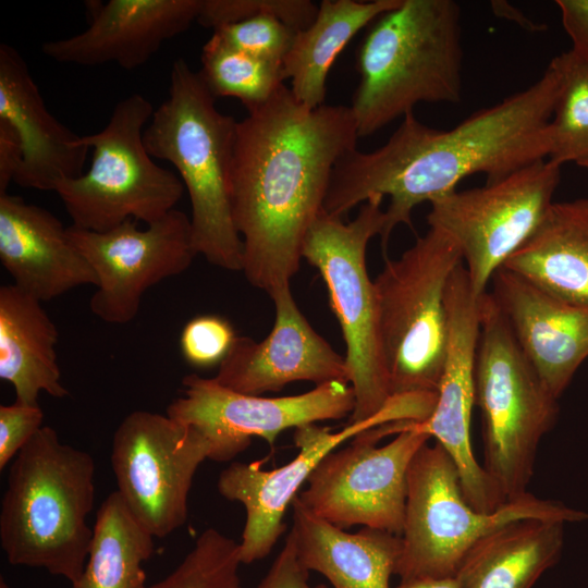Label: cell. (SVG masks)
Returning <instances> with one entry per match:
<instances>
[{
    "instance_id": "cell-1",
    "label": "cell",
    "mask_w": 588,
    "mask_h": 588,
    "mask_svg": "<svg viewBox=\"0 0 588 588\" xmlns=\"http://www.w3.org/2000/svg\"><path fill=\"white\" fill-rule=\"evenodd\" d=\"M237 123L230 180L242 271L268 294L299 269L306 234L321 212L339 159L356 148L345 106L309 109L284 84Z\"/></svg>"
},
{
    "instance_id": "cell-2",
    "label": "cell",
    "mask_w": 588,
    "mask_h": 588,
    "mask_svg": "<svg viewBox=\"0 0 588 588\" xmlns=\"http://www.w3.org/2000/svg\"><path fill=\"white\" fill-rule=\"evenodd\" d=\"M560 88L552 59L526 89L479 110L449 131L431 128L414 112L380 148L344 154L333 168L322 210L342 218L373 196L390 197L380 234L382 250L399 224L412 226V211L452 191L469 175L499 180L548 159L550 120Z\"/></svg>"
},
{
    "instance_id": "cell-3",
    "label": "cell",
    "mask_w": 588,
    "mask_h": 588,
    "mask_svg": "<svg viewBox=\"0 0 588 588\" xmlns=\"http://www.w3.org/2000/svg\"><path fill=\"white\" fill-rule=\"evenodd\" d=\"M351 110L369 136L420 102L463 95L461 8L454 0H402L377 17L356 51Z\"/></svg>"
},
{
    "instance_id": "cell-4",
    "label": "cell",
    "mask_w": 588,
    "mask_h": 588,
    "mask_svg": "<svg viewBox=\"0 0 588 588\" xmlns=\"http://www.w3.org/2000/svg\"><path fill=\"white\" fill-rule=\"evenodd\" d=\"M95 463L42 426L19 452L0 511V543L12 565L41 567L74 584L94 529Z\"/></svg>"
},
{
    "instance_id": "cell-5",
    "label": "cell",
    "mask_w": 588,
    "mask_h": 588,
    "mask_svg": "<svg viewBox=\"0 0 588 588\" xmlns=\"http://www.w3.org/2000/svg\"><path fill=\"white\" fill-rule=\"evenodd\" d=\"M215 101L199 72L176 59L168 97L154 111L143 138L152 158L174 166L188 193L197 255L216 267L242 271L243 242L230 204L238 122L221 113Z\"/></svg>"
},
{
    "instance_id": "cell-6",
    "label": "cell",
    "mask_w": 588,
    "mask_h": 588,
    "mask_svg": "<svg viewBox=\"0 0 588 588\" xmlns=\"http://www.w3.org/2000/svg\"><path fill=\"white\" fill-rule=\"evenodd\" d=\"M558 400L486 292L480 296L475 403L482 415V468L503 502L528 492L539 443L559 416Z\"/></svg>"
},
{
    "instance_id": "cell-7",
    "label": "cell",
    "mask_w": 588,
    "mask_h": 588,
    "mask_svg": "<svg viewBox=\"0 0 588 588\" xmlns=\"http://www.w3.org/2000/svg\"><path fill=\"white\" fill-rule=\"evenodd\" d=\"M462 262L456 244L429 228L401 257H385L373 280L392 397H437L449 343L445 291Z\"/></svg>"
},
{
    "instance_id": "cell-8",
    "label": "cell",
    "mask_w": 588,
    "mask_h": 588,
    "mask_svg": "<svg viewBox=\"0 0 588 588\" xmlns=\"http://www.w3.org/2000/svg\"><path fill=\"white\" fill-rule=\"evenodd\" d=\"M522 518L575 523L588 520V512L529 492L493 513L478 512L465 500L449 453L437 442L426 443L407 471L402 551L395 575L401 580L455 576L480 537Z\"/></svg>"
},
{
    "instance_id": "cell-9",
    "label": "cell",
    "mask_w": 588,
    "mask_h": 588,
    "mask_svg": "<svg viewBox=\"0 0 588 588\" xmlns=\"http://www.w3.org/2000/svg\"><path fill=\"white\" fill-rule=\"evenodd\" d=\"M382 200L381 196L369 198L350 222L321 210L302 249V258L320 272L326 283L346 345L344 358L355 395L348 424L380 416L393 400L380 343L373 281L366 266L367 245L384 226Z\"/></svg>"
},
{
    "instance_id": "cell-10",
    "label": "cell",
    "mask_w": 588,
    "mask_h": 588,
    "mask_svg": "<svg viewBox=\"0 0 588 588\" xmlns=\"http://www.w3.org/2000/svg\"><path fill=\"white\" fill-rule=\"evenodd\" d=\"M154 111L147 98L132 94L115 105L100 132L82 136L93 149L90 167L54 191L73 226L102 233L127 219L150 224L175 209L185 187L152 160L144 144Z\"/></svg>"
},
{
    "instance_id": "cell-11",
    "label": "cell",
    "mask_w": 588,
    "mask_h": 588,
    "mask_svg": "<svg viewBox=\"0 0 588 588\" xmlns=\"http://www.w3.org/2000/svg\"><path fill=\"white\" fill-rule=\"evenodd\" d=\"M561 167L535 161L499 180L430 201L429 228L458 247L471 290L483 295L493 274L534 233L553 203Z\"/></svg>"
},
{
    "instance_id": "cell-12",
    "label": "cell",
    "mask_w": 588,
    "mask_h": 588,
    "mask_svg": "<svg viewBox=\"0 0 588 588\" xmlns=\"http://www.w3.org/2000/svg\"><path fill=\"white\" fill-rule=\"evenodd\" d=\"M381 434H396L379 442L369 429L350 445L326 455L298 492L299 501L316 516L345 529L355 525L401 536L404 525L407 471L418 450L430 436L411 420L381 426Z\"/></svg>"
},
{
    "instance_id": "cell-13",
    "label": "cell",
    "mask_w": 588,
    "mask_h": 588,
    "mask_svg": "<svg viewBox=\"0 0 588 588\" xmlns=\"http://www.w3.org/2000/svg\"><path fill=\"white\" fill-rule=\"evenodd\" d=\"M209 450L197 429L168 415L135 411L117 428L111 452L117 491L154 537L186 522L193 478Z\"/></svg>"
},
{
    "instance_id": "cell-14",
    "label": "cell",
    "mask_w": 588,
    "mask_h": 588,
    "mask_svg": "<svg viewBox=\"0 0 588 588\" xmlns=\"http://www.w3.org/2000/svg\"><path fill=\"white\" fill-rule=\"evenodd\" d=\"M182 385V395L170 403L167 415L197 429L208 440V458L215 462L232 461L253 437L272 446L285 429L341 419L355 408L353 388L338 380L281 397L238 393L196 373L185 376Z\"/></svg>"
},
{
    "instance_id": "cell-15",
    "label": "cell",
    "mask_w": 588,
    "mask_h": 588,
    "mask_svg": "<svg viewBox=\"0 0 588 588\" xmlns=\"http://www.w3.org/2000/svg\"><path fill=\"white\" fill-rule=\"evenodd\" d=\"M66 233L97 278L90 311L112 324L131 322L145 292L186 271L197 255L191 219L177 209L146 229L127 219L102 233L73 225L66 228Z\"/></svg>"
},
{
    "instance_id": "cell-16",
    "label": "cell",
    "mask_w": 588,
    "mask_h": 588,
    "mask_svg": "<svg viewBox=\"0 0 588 588\" xmlns=\"http://www.w3.org/2000/svg\"><path fill=\"white\" fill-rule=\"evenodd\" d=\"M445 304L449 343L433 409L411 425L434 438L454 461L465 500L476 511L493 513L505 504L474 455L470 420L475 403V364L480 331V297L470 286L464 262L451 274Z\"/></svg>"
},
{
    "instance_id": "cell-17",
    "label": "cell",
    "mask_w": 588,
    "mask_h": 588,
    "mask_svg": "<svg viewBox=\"0 0 588 588\" xmlns=\"http://www.w3.org/2000/svg\"><path fill=\"white\" fill-rule=\"evenodd\" d=\"M396 412L388 407L380 416L367 421L347 424L338 432L315 424L295 429L294 442L298 454L287 464L271 470L261 468L262 461L249 464L233 462L221 471L219 493L241 502L246 520L238 543L242 564H249L267 556L285 530L283 517L286 509L298 494L299 488L330 452L357 434L396 421Z\"/></svg>"
},
{
    "instance_id": "cell-18",
    "label": "cell",
    "mask_w": 588,
    "mask_h": 588,
    "mask_svg": "<svg viewBox=\"0 0 588 588\" xmlns=\"http://www.w3.org/2000/svg\"><path fill=\"white\" fill-rule=\"evenodd\" d=\"M269 295L275 314L271 332L259 342L236 336L213 379L229 390L249 395L278 392L296 381L316 385L348 382L345 358L313 329L297 307L290 284L275 287Z\"/></svg>"
},
{
    "instance_id": "cell-19",
    "label": "cell",
    "mask_w": 588,
    "mask_h": 588,
    "mask_svg": "<svg viewBox=\"0 0 588 588\" xmlns=\"http://www.w3.org/2000/svg\"><path fill=\"white\" fill-rule=\"evenodd\" d=\"M85 7L88 27L72 37L44 42L42 52L60 63L95 66L114 62L133 70L197 21L201 0H89Z\"/></svg>"
},
{
    "instance_id": "cell-20",
    "label": "cell",
    "mask_w": 588,
    "mask_h": 588,
    "mask_svg": "<svg viewBox=\"0 0 588 588\" xmlns=\"http://www.w3.org/2000/svg\"><path fill=\"white\" fill-rule=\"evenodd\" d=\"M491 283L520 350L559 399L588 357V304L553 295L503 267Z\"/></svg>"
},
{
    "instance_id": "cell-21",
    "label": "cell",
    "mask_w": 588,
    "mask_h": 588,
    "mask_svg": "<svg viewBox=\"0 0 588 588\" xmlns=\"http://www.w3.org/2000/svg\"><path fill=\"white\" fill-rule=\"evenodd\" d=\"M0 120L14 128L22 146L17 185L54 192L61 182L84 173L89 148L48 111L24 58L4 42L0 45Z\"/></svg>"
},
{
    "instance_id": "cell-22",
    "label": "cell",
    "mask_w": 588,
    "mask_h": 588,
    "mask_svg": "<svg viewBox=\"0 0 588 588\" xmlns=\"http://www.w3.org/2000/svg\"><path fill=\"white\" fill-rule=\"evenodd\" d=\"M0 261L13 284L41 303L82 285H97L93 268L62 222L8 193L0 195Z\"/></svg>"
},
{
    "instance_id": "cell-23",
    "label": "cell",
    "mask_w": 588,
    "mask_h": 588,
    "mask_svg": "<svg viewBox=\"0 0 588 588\" xmlns=\"http://www.w3.org/2000/svg\"><path fill=\"white\" fill-rule=\"evenodd\" d=\"M297 556L303 566L323 575L332 588H391L390 578L402 551V538L363 527L347 532L292 502Z\"/></svg>"
},
{
    "instance_id": "cell-24",
    "label": "cell",
    "mask_w": 588,
    "mask_h": 588,
    "mask_svg": "<svg viewBox=\"0 0 588 588\" xmlns=\"http://www.w3.org/2000/svg\"><path fill=\"white\" fill-rule=\"evenodd\" d=\"M58 329L41 302L14 284L0 287V378L9 382L16 402L38 405L41 391L62 399L56 345Z\"/></svg>"
},
{
    "instance_id": "cell-25",
    "label": "cell",
    "mask_w": 588,
    "mask_h": 588,
    "mask_svg": "<svg viewBox=\"0 0 588 588\" xmlns=\"http://www.w3.org/2000/svg\"><path fill=\"white\" fill-rule=\"evenodd\" d=\"M502 267L553 295L588 304V197L553 201Z\"/></svg>"
},
{
    "instance_id": "cell-26",
    "label": "cell",
    "mask_w": 588,
    "mask_h": 588,
    "mask_svg": "<svg viewBox=\"0 0 588 588\" xmlns=\"http://www.w3.org/2000/svg\"><path fill=\"white\" fill-rule=\"evenodd\" d=\"M564 524L522 518L480 537L462 561L455 578L460 588H532L560 559Z\"/></svg>"
},
{
    "instance_id": "cell-27",
    "label": "cell",
    "mask_w": 588,
    "mask_h": 588,
    "mask_svg": "<svg viewBox=\"0 0 588 588\" xmlns=\"http://www.w3.org/2000/svg\"><path fill=\"white\" fill-rule=\"evenodd\" d=\"M402 0H322L314 22L295 34L282 61L295 99L309 109L323 105L327 77L336 57L367 24Z\"/></svg>"
},
{
    "instance_id": "cell-28",
    "label": "cell",
    "mask_w": 588,
    "mask_h": 588,
    "mask_svg": "<svg viewBox=\"0 0 588 588\" xmlns=\"http://www.w3.org/2000/svg\"><path fill=\"white\" fill-rule=\"evenodd\" d=\"M81 577L72 588H145L143 563L154 553V536L114 491L97 511Z\"/></svg>"
},
{
    "instance_id": "cell-29",
    "label": "cell",
    "mask_w": 588,
    "mask_h": 588,
    "mask_svg": "<svg viewBox=\"0 0 588 588\" xmlns=\"http://www.w3.org/2000/svg\"><path fill=\"white\" fill-rule=\"evenodd\" d=\"M199 74L215 98L238 99L247 111L267 102L283 85L281 63L237 50L212 34L201 51Z\"/></svg>"
},
{
    "instance_id": "cell-30",
    "label": "cell",
    "mask_w": 588,
    "mask_h": 588,
    "mask_svg": "<svg viewBox=\"0 0 588 588\" xmlns=\"http://www.w3.org/2000/svg\"><path fill=\"white\" fill-rule=\"evenodd\" d=\"M560 88L550 120L548 159L562 167L588 162V62L571 49L553 58Z\"/></svg>"
},
{
    "instance_id": "cell-31",
    "label": "cell",
    "mask_w": 588,
    "mask_h": 588,
    "mask_svg": "<svg viewBox=\"0 0 588 588\" xmlns=\"http://www.w3.org/2000/svg\"><path fill=\"white\" fill-rule=\"evenodd\" d=\"M241 564L238 543L208 528L171 574L145 588H242Z\"/></svg>"
},
{
    "instance_id": "cell-32",
    "label": "cell",
    "mask_w": 588,
    "mask_h": 588,
    "mask_svg": "<svg viewBox=\"0 0 588 588\" xmlns=\"http://www.w3.org/2000/svg\"><path fill=\"white\" fill-rule=\"evenodd\" d=\"M318 8L319 4L310 0H201L196 22L216 29L255 15L268 14L297 33L314 22Z\"/></svg>"
},
{
    "instance_id": "cell-33",
    "label": "cell",
    "mask_w": 588,
    "mask_h": 588,
    "mask_svg": "<svg viewBox=\"0 0 588 588\" xmlns=\"http://www.w3.org/2000/svg\"><path fill=\"white\" fill-rule=\"evenodd\" d=\"M212 34L237 50L282 64L296 32L275 16L261 14L221 26Z\"/></svg>"
},
{
    "instance_id": "cell-34",
    "label": "cell",
    "mask_w": 588,
    "mask_h": 588,
    "mask_svg": "<svg viewBox=\"0 0 588 588\" xmlns=\"http://www.w3.org/2000/svg\"><path fill=\"white\" fill-rule=\"evenodd\" d=\"M236 336L225 318L216 315L197 316L184 326L180 350L189 365L207 368L222 363Z\"/></svg>"
},
{
    "instance_id": "cell-35",
    "label": "cell",
    "mask_w": 588,
    "mask_h": 588,
    "mask_svg": "<svg viewBox=\"0 0 588 588\" xmlns=\"http://www.w3.org/2000/svg\"><path fill=\"white\" fill-rule=\"evenodd\" d=\"M44 413L39 405L15 401L0 406V469L19 454L42 427Z\"/></svg>"
},
{
    "instance_id": "cell-36",
    "label": "cell",
    "mask_w": 588,
    "mask_h": 588,
    "mask_svg": "<svg viewBox=\"0 0 588 588\" xmlns=\"http://www.w3.org/2000/svg\"><path fill=\"white\" fill-rule=\"evenodd\" d=\"M308 578L309 571L298 560L295 539L290 531L282 550L255 588H328L326 585L310 586Z\"/></svg>"
},
{
    "instance_id": "cell-37",
    "label": "cell",
    "mask_w": 588,
    "mask_h": 588,
    "mask_svg": "<svg viewBox=\"0 0 588 588\" xmlns=\"http://www.w3.org/2000/svg\"><path fill=\"white\" fill-rule=\"evenodd\" d=\"M571 50L588 62V0H556Z\"/></svg>"
},
{
    "instance_id": "cell-38",
    "label": "cell",
    "mask_w": 588,
    "mask_h": 588,
    "mask_svg": "<svg viewBox=\"0 0 588 588\" xmlns=\"http://www.w3.org/2000/svg\"><path fill=\"white\" fill-rule=\"evenodd\" d=\"M22 160V146L16 132L0 120V195L5 194L9 184L14 182Z\"/></svg>"
},
{
    "instance_id": "cell-39",
    "label": "cell",
    "mask_w": 588,
    "mask_h": 588,
    "mask_svg": "<svg viewBox=\"0 0 588 588\" xmlns=\"http://www.w3.org/2000/svg\"><path fill=\"white\" fill-rule=\"evenodd\" d=\"M394 588H460L455 576L401 580Z\"/></svg>"
},
{
    "instance_id": "cell-40",
    "label": "cell",
    "mask_w": 588,
    "mask_h": 588,
    "mask_svg": "<svg viewBox=\"0 0 588 588\" xmlns=\"http://www.w3.org/2000/svg\"><path fill=\"white\" fill-rule=\"evenodd\" d=\"M0 588H9L8 584L5 583L2 576L0 577Z\"/></svg>"
},
{
    "instance_id": "cell-41",
    "label": "cell",
    "mask_w": 588,
    "mask_h": 588,
    "mask_svg": "<svg viewBox=\"0 0 588 588\" xmlns=\"http://www.w3.org/2000/svg\"><path fill=\"white\" fill-rule=\"evenodd\" d=\"M579 167H581V168H584V169H586V170L588 171V162H586V163H583V164H581V166H579Z\"/></svg>"
}]
</instances>
